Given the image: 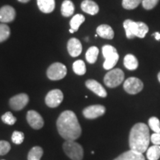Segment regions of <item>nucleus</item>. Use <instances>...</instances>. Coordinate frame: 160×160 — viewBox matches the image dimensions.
<instances>
[{
  "label": "nucleus",
  "mask_w": 160,
  "mask_h": 160,
  "mask_svg": "<svg viewBox=\"0 0 160 160\" xmlns=\"http://www.w3.org/2000/svg\"><path fill=\"white\" fill-rule=\"evenodd\" d=\"M124 65L128 70L134 71L138 68L139 62L135 56L133 54H127L124 58Z\"/></svg>",
  "instance_id": "19"
},
{
  "label": "nucleus",
  "mask_w": 160,
  "mask_h": 160,
  "mask_svg": "<svg viewBox=\"0 0 160 160\" xmlns=\"http://www.w3.org/2000/svg\"><path fill=\"white\" fill-rule=\"evenodd\" d=\"M146 157L148 160H158L160 158V145H153L147 150Z\"/></svg>",
  "instance_id": "21"
},
{
  "label": "nucleus",
  "mask_w": 160,
  "mask_h": 160,
  "mask_svg": "<svg viewBox=\"0 0 160 160\" xmlns=\"http://www.w3.org/2000/svg\"><path fill=\"white\" fill-rule=\"evenodd\" d=\"M24 139H25V134L21 131H15L13 133L11 137L12 142H13L14 144H17V145H20L23 142Z\"/></svg>",
  "instance_id": "31"
},
{
  "label": "nucleus",
  "mask_w": 160,
  "mask_h": 160,
  "mask_svg": "<svg viewBox=\"0 0 160 160\" xmlns=\"http://www.w3.org/2000/svg\"><path fill=\"white\" fill-rule=\"evenodd\" d=\"M68 51L69 54L73 57H77L81 54L82 51V44L79 39L76 38H71L68 42Z\"/></svg>",
  "instance_id": "14"
},
{
  "label": "nucleus",
  "mask_w": 160,
  "mask_h": 160,
  "mask_svg": "<svg viewBox=\"0 0 160 160\" xmlns=\"http://www.w3.org/2000/svg\"><path fill=\"white\" fill-rule=\"evenodd\" d=\"M119 54L118 53H113V55L105 58V62L103 64V68L105 70H111L114 66L117 65L118 60H119Z\"/></svg>",
  "instance_id": "23"
},
{
  "label": "nucleus",
  "mask_w": 160,
  "mask_h": 160,
  "mask_svg": "<svg viewBox=\"0 0 160 160\" xmlns=\"http://www.w3.org/2000/svg\"><path fill=\"white\" fill-rule=\"evenodd\" d=\"M125 73L119 68L111 69L106 73L104 77V82L107 87L113 88L123 82Z\"/></svg>",
  "instance_id": "5"
},
{
  "label": "nucleus",
  "mask_w": 160,
  "mask_h": 160,
  "mask_svg": "<svg viewBox=\"0 0 160 160\" xmlns=\"http://www.w3.org/2000/svg\"><path fill=\"white\" fill-rule=\"evenodd\" d=\"M144 87L143 82L137 77H130L125 81L123 88L125 91L129 94H137L142 91Z\"/></svg>",
  "instance_id": "7"
},
{
  "label": "nucleus",
  "mask_w": 160,
  "mask_h": 160,
  "mask_svg": "<svg viewBox=\"0 0 160 160\" xmlns=\"http://www.w3.org/2000/svg\"><path fill=\"white\" fill-rule=\"evenodd\" d=\"M43 155V150L39 146L32 148L28 156V160H40Z\"/></svg>",
  "instance_id": "24"
},
{
  "label": "nucleus",
  "mask_w": 160,
  "mask_h": 160,
  "mask_svg": "<svg viewBox=\"0 0 160 160\" xmlns=\"http://www.w3.org/2000/svg\"><path fill=\"white\" fill-rule=\"evenodd\" d=\"M69 31H70V33H74V31H73V29H71V28L69 30Z\"/></svg>",
  "instance_id": "39"
},
{
  "label": "nucleus",
  "mask_w": 160,
  "mask_h": 160,
  "mask_svg": "<svg viewBox=\"0 0 160 160\" xmlns=\"http://www.w3.org/2000/svg\"><path fill=\"white\" fill-rule=\"evenodd\" d=\"M2 121L7 125H13L17 122V118L12 114L11 112H6L5 114L2 117Z\"/></svg>",
  "instance_id": "30"
},
{
  "label": "nucleus",
  "mask_w": 160,
  "mask_h": 160,
  "mask_svg": "<svg viewBox=\"0 0 160 160\" xmlns=\"http://www.w3.org/2000/svg\"><path fill=\"white\" fill-rule=\"evenodd\" d=\"M151 142L149 128L146 124L139 122L132 127L129 134V146L132 151L143 153L147 151Z\"/></svg>",
  "instance_id": "2"
},
{
  "label": "nucleus",
  "mask_w": 160,
  "mask_h": 160,
  "mask_svg": "<svg viewBox=\"0 0 160 160\" xmlns=\"http://www.w3.org/2000/svg\"><path fill=\"white\" fill-rule=\"evenodd\" d=\"M73 70L76 74L82 76L86 73L85 64L82 60H77L73 65Z\"/></svg>",
  "instance_id": "26"
},
{
  "label": "nucleus",
  "mask_w": 160,
  "mask_h": 160,
  "mask_svg": "<svg viewBox=\"0 0 160 160\" xmlns=\"http://www.w3.org/2000/svg\"><path fill=\"white\" fill-rule=\"evenodd\" d=\"M149 128L154 133H160V121L157 117H152L148 119Z\"/></svg>",
  "instance_id": "28"
},
{
  "label": "nucleus",
  "mask_w": 160,
  "mask_h": 160,
  "mask_svg": "<svg viewBox=\"0 0 160 160\" xmlns=\"http://www.w3.org/2000/svg\"><path fill=\"white\" fill-rule=\"evenodd\" d=\"M81 8L90 15H96L99 11V5L92 0H84L81 4Z\"/></svg>",
  "instance_id": "15"
},
{
  "label": "nucleus",
  "mask_w": 160,
  "mask_h": 160,
  "mask_svg": "<svg viewBox=\"0 0 160 160\" xmlns=\"http://www.w3.org/2000/svg\"><path fill=\"white\" fill-rule=\"evenodd\" d=\"M98 55H99V49L96 46H92V47L89 48L86 52L85 57L87 59L88 62L90 64H93L97 61Z\"/></svg>",
  "instance_id": "22"
},
{
  "label": "nucleus",
  "mask_w": 160,
  "mask_h": 160,
  "mask_svg": "<svg viewBox=\"0 0 160 160\" xmlns=\"http://www.w3.org/2000/svg\"><path fill=\"white\" fill-rule=\"evenodd\" d=\"M16 17V11L10 5H5L0 8V22L2 23L11 22Z\"/></svg>",
  "instance_id": "12"
},
{
  "label": "nucleus",
  "mask_w": 160,
  "mask_h": 160,
  "mask_svg": "<svg viewBox=\"0 0 160 160\" xmlns=\"http://www.w3.org/2000/svg\"><path fill=\"white\" fill-rule=\"evenodd\" d=\"M2 160H5V159H2Z\"/></svg>",
  "instance_id": "40"
},
{
  "label": "nucleus",
  "mask_w": 160,
  "mask_h": 160,
  "mask_svg": "<svg viewBox=\"0 0 160 160\" xmlns=\"http://www.w3.org/2000/svg\"><path fill=\"white\" fill-rule=\"evenodd\" d=\"M59 133L63 139L75 141L82 134V128L75 113L65 111L59 115L57 121Z\"/></svg>",
  "instance_id": "1"
},
{
  "label": "nucleus",
  "mask_w": 160,
  "mask_h": 160,
  "mask_svg": "<svg viewBox=\"0 0 160 160\" xmlns=\"http://www.w3.org/2000/svg\"><path fill=\"white\" fill-rule=\"evenodd\" d=\"M63 93L59 89L49 91L45 97V103L49 108H57L63 101Z\"/></svg>",
  "instance_id": "8"
},
{
  "label": "nucleus",
  "mask_w": 160,
  "mask_h": 160,
  "mask_svg": "<svg viewBox=\"0 0 160 160\" xmlns=\"http://www.w3.org/2000/svg\"><path fill=\"white\" fill-rule=\"evenodd\" d=\"M85 18L83 15L82 14H77L72 18L71 22H70V25L71 28L73 29L74 32L77 31L79 29V26L85 22Z\"/></svg>",
  "instance_id": "25"
},
{
  "label": "nucleus",
  "mask_w": 160,
  "mask_h": 160,
  "mask_svg": "<svg viewBox=\"0 0 160 160\" xmlns=\"http://www.w3.org/2000/svg\"><path fill=\"white\" fill-rule=\"evenodd\" d=\"M97 33L100 37L106 39H112L114 37V32L111 26L101 25L97 28Z\"/></svg>",
  "instance_id": "17"
},
{
  "label": "nucleus",
  "mask_w": 160,
  "mask_h": 160,
  "mask_svg": "<svg viewBox=\"0 0 160 160\" xmlns=\"http://www.w3.org/2000/svg\"><path fill=\"white\" fill-rule=\"evenodd\" d=\"M27 121L33 129L39 130L43 127L44 120L42 116L35 111H29L27 113Z\"/></svg>",
  "instance_id": "11"
},
{
  "label": "nucleus",
  "mask_w": 160,
  "mask_h": 160,
  "mask_svg": "<svg viewBox=\"0 0 160 160\" xmlns=\"http://www.w3.org/2000/svg\"><path fill=\"white\" fill-rule=\"evenodd\" d=\"M11 35L10 28L5 23L0 24V43L8 39Z\"/></svg>",
  "instance_id": "27"
},
{
  "label": "nucleus",
  "mask_w": 160,
  "mask_h": 160,
  "mask_svg": "<svg viewBox=\"0 0 160 160\" xmlns=\"http://www.w3.org/2000/svg\"><path fill=\"white\" fill-rule=\"evenodd\" d=\"M158 77V80H159V82H160V72L159 73H158V77Z\"/></svg>",
  "instance_id": "38"
},
{
  "label": "nucleus",
  "mask_w": 160,
  "mask_h": 160,
  "mask_svg": "<svg viewBox=\"0 0 160 160\" xmlns=\"http://www.w3.org/2000/svg\"><path fill=\"white\" fill-rule=\"evenodd\" d=\"M18 1L20 2H22V3H26L28 2H29L30 0H18Z\"/></svg>",
  "instance_id": "37"
},
{
  "label": "nucleus",
  "mask_w": 160,
  "mask_h": 160,
  "mask_svg": "<svg viewBox=\"0 0 160 160\" xmlns=\"http://www.w3.org/2000/svg\"><path fill=\"white\" fill-rule=\"evenodd\" d=\"M117 53V49L114 47H113L112 45H104L102 47V54L103 57L105 58L110 57V56L113 55V53Z\"/></svg>",
  "instance_id": "32"
},
{
  "label": "nucleus",
  "mask_w": 160,
  "mask_h": 160,
  "mask_svg": "<svg viewBox=\"0 0 160 160\" xmlns=\"http://www.w3.org/2000/svg\"><path fill=\"white\" fill-rule=\"evenodd\" d=\"M151 142L153 145H160V133H153L151 136Z\"/></svg>",
  "instance_id": "35"
},
{
  "label": "nucleus",
  "mask_w": 160,
  "mask_h": 160,
  "mask_svg": "<svg viewBox=\"0 0 160 160\" xmlns=\"http://www.w3.org/2000/svg\"><path fill=\"white\" fill-rule=\"evenodd\" d=\"M86 87L93 93H96L100 97L105 98L107 97V91L104 88V87L97 81L94 79H88L85 82Z\"/></svg>",
  "instance_id": "13"
},
{
  "label": "nucleus",
  "mask_w": 160,
  "mask_h": 160,
  "mask_svg": "<svg viewBox=\"0 0 160 160\" xmlns=\"http://www.w3.org/2000/svg\"><path fill=\"white\" fill-rule=\"evenodd\" d=\"M11 144L5 140H0V155H6L11 150Z\"/></svg>",
  "instance_id": "33"
},
{
  "label": "nucleus",
  "mask_w": 160,
  "mask_h": 160,
  "mask_svg": "<svg viewBox=\"0 0 160 160\" xmlns=\"http://www.w3.org/2000/svg\"><path fill=\"white\" fill-rule=\"evenodd\" d=\"M153 35H154L156 39L160 40V33H158V32H156V33Z\"/></svg>",
  "instance_id": "36"
},
{
  "label": "nucleus",
  "mask_w": 160,
  "mask_h": 160,
  "mask_svg": "<svg viewBox=\"0 0 160 160\" xmlns=\"http://www.w3.org/2000/svg\"><path fill=\"white\" fill-rule=\"evenodd\" d=\"M63 150L66 155L72 160H82L84 151L79 143L73 140H67L63 144Z\"/></svg>",
  "instance_id": "4"
},
{
  "label": "nucleus",
  "mask_w": 160,
  "mask_h": 160,
  "mask_svg": "<svg viewBox=\"0 0 160 160\" xmlns=\"http://www.w3.org/2000/svg\"><path fill=\"white\" fill-rule=\"evenodd\" d=\"M123 26L128 39H133L135 37L144 38L148 32V25L142 22H137L131 19H127L124 22Z\"/></svg>",
  "instance_id": "3"
},
{
  "label": "nucleus",
  "mask_w": 160,
  "mask_h": 160,
  "mask_svg": "<svg viewBox=\"0 0 160 160\" xmlns=\"http://www.w3.org/2000/svg\"><path fill=\"white\" fill-rule=\"evenodd\" d=\"M74 5L71 0H65L62 2L61 7V13L63 17H71L74 13Z\"/></svg>",
  "instance_id": "20"
},
{
  "label": "nucleus",
  "mask_w": 160,
  "mask_h": 160,
  "mask_svg": "<svg viewBox=\"0 0 160 160\" xmlns=\"http://www.w3.org/2000/svg\"><path fill=\"white\" fill-rule=\"evenodd\" d=\"M67 74V68L63 64L55 62L47 70V76L51 80H60Z\"/></svg>",
  "instance_id": "6"
},
{
  "label": "nucleus",
  "mask_w": 160,
  "mask_h": 160,
  "mask_svg": "<svg viewBox=\"0 0 160 160\" xmlns=\"http://www.w3.org/2000/svg\"><path fill=\"white\" fill-rule=\"evenodd\" d=\"M114 160H145L143 153H138L130 149L129 151L122 153Z\"/></svg>",
  "instance_id": "16"
},
{
  "label": "nucleus",
  "mask_w": 160,
  "mask_h": 160,
  "mask_svg": "<svg viewBox=\"0 0 160 160\" xmlns=\"http://www.w3.org/2000/svg\"><path fill=\"white\" fill-rule=\"evenodd\" d=\"M159 0H142V6L146 10H151L156 7Z\"/></svg>",
  "instance_id": "34"
},
{
  "label": "nucleus",
  "mask_w": 160,
  "mask_h": 160,
  "mask_svg": "<svg viewBox=\"0 0 160 160\" xmlns=\"http://www.w3.org/2000/svg\"><path fill=\"white\" fill-rule=\"evenodd\" d=\"M106 109L105 106L101 105H93L86 107L83 110L82 113L86 119H93L105 114Z\"/></svg>",
  "instance_id": "9"
},
{
  "label": "nucleus",
  "mask_w": 160,
  "mask_h": 160,
  "mask_svg": "<svg viewBox=\"0 0 160 160\" xmlns=\"http://www.w3.org/2000/svg\"><path fill=\"white\" fill-rule=\"evenodd\" d=\"M37 5L42 12L50 13L55 8V0H37Z\"/></svg>",
  "instance_id": "18"
},
{
  "label": "nucleus",
  "mask_w": 160,
  "mask_h": 160,
  "mask_svg": "<svg viewBox=\"0 0 160 160\" xmlns=\"http://www.w3.org/2000/svg\"><path fill=\"white\" fill-rule=\"evenodd\" d=\"M142 0H122V7L127 10L135 9L139 5Z\"/></svg>",
  "instance_id": "29"
},
{
  "label": "nucleus",
  "mask_w": 160,
  "mask_h": 160,
  "mask_svg": "<svg viewBox=\"0 0 160 160\" xmlns=\"http://www.w3.org/2000/svg\"><path fill=\"white\" fill-rule=\"evenodd\" d=\"M29 102V97L26 93H19L11 98L9 104L11 108L14 111L23 109Z\"/></svg>",
  "instance_id": "10"
}]
</instances>
